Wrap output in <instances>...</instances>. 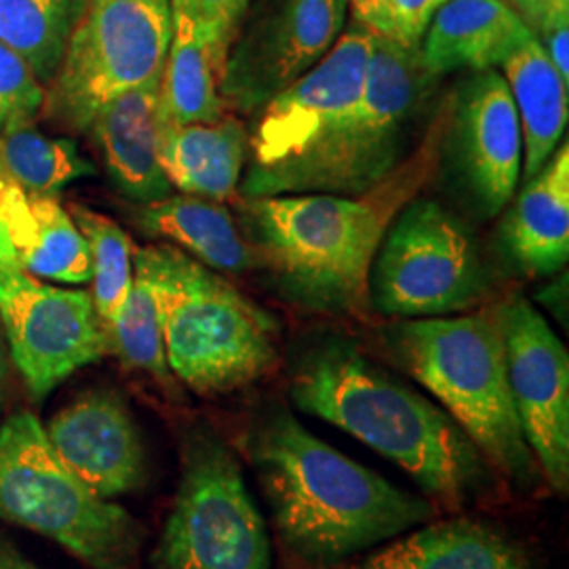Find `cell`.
I'll return each mask as SVG.
<instances>
[{"mask_svg":"<svg viewBox=\"0 0 569 569\" xmlns=\"http://www.w3.org/2000/svg\"><path fill=\"white\" fill-rule=\"evenodd\" d=\"M451 98L385 182L357 197L279 194L239 201L244 239L287 302L321 315L371 310L369 272L399 211L418 199L443 157Z\"/></svg>","mask_w":569,"mask_h":569,"instance_id":"cell-1","label":"cell"},{"mask_svg":"<svg viewBox=\"0 0 569 569\" xmlns=\"http://www.w3.org/2000/svg\"><path fill=\"white\" fill-rule=\"evenodd\" d=\"M243 451L281 545L305 566H338L437 517L427 498L327 446L283 407L251 420Z\"/></svg>","mask_w":569,"mask_h":569,"instance_id":"cell-2","label":"cell"},{"mask_svg":"<svg viewBox=\"0 0 569 569\" xmlns=\"http://www.w3.org/2000/svg\"><path fill=\"white\" fill-rule=\"evenodd\" d=\"M300 411L342 428L399 465L449 509L488 500L500 475L441 407L340 338L306 348L291 367Z\"/></svg>","mask_w":569,"mask_h":569,"instance_id":"cell-3","label":"cell"},{"mask_svg":"<svg viewBox=\"0 0 569 569\" xmlns=\"http://www.w3.org/2000/svg\"><path fill=\"white\" fill-rule=\"evenodd\" d=\"M154 293L171 373L203 397L251 387L279 363V323L234 284L169 243L133 247Z\"/></svg>","mask_w":569,"mask_h":569,"instance_id":"cell-4","label":"cell"},{"mask_svg":"<svg viewBox=\"0 0 569 569\" xmlns=\"http://www.w3.org/2000/svg\"><path fill=\"white\" fill-rule=\"evenodd\" d=\"M390 357L446 407L449 418L512 486L533 491L542 472L510 397L502 331L493 310L406 319L385 331Z\"/></svg>","mask_w":569,"mask_h":569,"instance_id":"cell-5","label":"cell"},{"mask_svg":"<svg viewBox=\"0 0 569 569\" xmlns=\"http://www.w3.org/2000/svg\"><path fill=\"white\" fill-rule=\"evenodd\" d=\"M0 519L58 542L93 569H133L143 545L138 519L89 488L30 411L0 427Z\"/></svg>","mask_w":569,"mask_h":569,"instance_id":"cell-6","label":"cell"},{"mask_svg":"<svg viewBox=\"0 0 569 569\" xmlns=\"http://www.w3.org/2000/svg\"><path fill=\"white\" fill-rule=\"evenodd\" d=\"M418 49L376 34L361 100L272 183L268 197H357L385 182L411 152V127L435 81Z\"/></svg>","mask_w":569,"mask_h":569,"instance_id":"cell-7","label":"cell"},{"mask_svg":"<svg viewBox=\"0 0 569 569\" xmlns=\"http://www.w3.org/2000/svg\"><path fill=\"white\" fill-rule=\"evenodd\" d=\"M154 569H272L264 517L232 448L194 432L182 448V479L152 555Z\"/></svg>","mask_w":569,"mask_h":569,"instance_id":"cell-8","label":"cell"},{"mask_svg":"<svg viewBox=\"0 0 569 569\" xmlns=\"http://www.w3.org/2000/svg\"><path fill=\"white\" fill-rule=\"evenodd\" d=\"M171 32L169 0H89L44 110L63 127L87 131L103 103L163 77Z\"/></svg>","mask_w":569,"mask_h":569,"instance_id":"cell-9","label":"cell"},{"mask_svg":"<svg viewBox=\"0 0 569 569\" xmlns=\"http://www.w3.org/2000/svg\"><path fill=\"white\" fill-rule=\"evenodd\" d=\"M488 291V272L467 226L420 197L399 211L369 272L371 310L399 319L465 312Z\"/></svg>","mask_w":569,"mask_h":569,"instance_id":"cell-10","label":"cell"},{"mask_svg":"<svg viewBox=\"0 0 569 569\" xmlns=\"http://www.w3.org/2000/svg\"><path fill=\"white\" fill-rule=\"evenodd\" d=\"M373 39L376 34L352 18L323 60L253 114L239 186L243 199L268 197L272 183L361 100Z\"/></svg>","mask_w":569,"mask_h":569,"instance_id":"cell-11","label":"cell"},{"mask_svg":"<svg viewBox=\"0 0 569 569\" xmlns=\"http://www.w3.org/2000/svg\"><path fill=\"white\" fill-rule=\"evenodd\" d=\"M348 9V0H249L220 77L226 110L253 117L305 77L342 37Z\"/></svg>","mask_w":569,"mask_h":569,"instance_id":"cell-12","label":"cell"},{"mask_svg":"<svg viewBox=\"0 0 569 569\" xmlns=\"http://www.w3.org/2000/svg\"><path fill=\"white\" fill-rule=\"evenodd\" d=\"M0 321L11 363L34 401L110 352L91 293L44 283L21 268L0 270Z\"/></svg>","mask_w":569,"mask_h":569,"instance_id":"cell-13","label":"cell"},{"mask_svg":"<svg viewBox=\"0 0 569 569\" xmlns=\"http://www.w3.org/2000/svg\"><path fill=\"white\" fill-rule=\"evenodd\" d=\"M502 331L510 397L542 479L569 489V355L533 305L515 296L493 308Z\"/></svg>","mask_w":569,"mask_h":569,"instance_id":"cell-14","label":"cell"},{"mask_svg":"<svg viewBox=\"0 0 569 569\" xmlns=\"http://www.w3.org/2000/svg\"><path fill=\"white\" fill-rule=\"evenodd\" d=\"M475 201L488 216L509 204L521 176L523 138L519 114L502 72H472L451 96L448 136Z\"/></svg>","mask_w":569,"mask_h":569,"instance_id":"cell-15","label":"cell"},{"mask_svg":"<svg viewBox=\"0 0 569 569\" xmlns=\"http://www.w3.org/2000/svg\"><path fill=\"white\" fill-rule=\"evenodd\" d=\"M61 460L102 498L143 488L148 462L129 407L110 390H91L44 427Z\"/></svg>","mask_w":569,"mask_h":569,"instance_id":"cell-16","label":"cell"},{"mask_svg":"<svg viewBox=\"0 0 569 569\" xmlns=\"http://www.w3.org/2000/svg\"><path fill=\"white\" fill-rule=\"evenodd\" d=\"M87 131L102 152L110 180L127 199L146 204L173 194L159 161L161 79L103 103Z\"/></svg>","mask_w":569,"mask_h":569,"instance_id":"cell-17","label":"cell"},{"mask_svg":"<svg viewBox=\"0 0 569 569\" xmlns=\"http://www.w3.org/2000/svg\"><path fill=\"white\" fill-rule=\"evenodd\" d=\"M533 32L509 0H448L428 23L420 61L430 79L500 68Z\"/></svg>","mask_w":569,"mask_h":569,"instance_id":"cell-18","label":"cell"},{"mask_svg":"<svg viewBox=\"0 0 569 569\" xmlns=\"http://www.w3.org/2000/svg\"><path fill=\"white\" fill-rule=\"evenodd\" d=\"M249 152V131L234 114L218 121H161L159 161L173 190L226 203L239 197Z\"/></svg>","mask_w":569,"mask_h":569,"instance_id":"cell-19","label":"cell"},{"mask_svg":"<svg viewBox=\"0 0 569 569\" xmlns=\"http://www.w3.org/2000/svg\"><path fill=\"white\" fill-rule=\"evenodd\" d=\"M515 266L531 274L559 272L569 258V146H557L545 167L526 182L502 226Z\"/></svg>","mask_w":569,"mask_h":569,"instance_id":"cell-20","label":"cell"},{"mask_svg":"<svg viewBox=\"0 0 569 569\" xmlns=\"http://www.w3.org/2000/svg\"><path fill=\"white\" fill-rule=\"evenodd\" d=\"M355 569H536L488 523L456 517L397 536Z\"/></svg>","mask_w":569,"mask_h":569,"instance_id":"cell-21","label":"cell"},{"mask_svg":"<svg viewBox=\"0 0 569 569\" xmlns=\"http://www.w3.org/2000/svg\"><path fill=\"white\" fill-rule=\"evenodd\" d=\"M136 222L146 234L164 239L220 274H241L256 264L241 226L220 201L169 194L154 203L138 204Z\"/></svg>","mask_w":569,"mask_h":569,"instance_id":"cell-22","label":"cell"},{"mask_svg":"<svg viewBox=\"0 0 569 569\" xmlns=\"http://www.w3.org/2000/svg\"><path fill=\"white\" fill-rule=\"evenodd\" d=\"M500 72L519 114L523 138L521 169L528 182L549 161L566 133L569 84L533 34L502 61Z\"/></svg>","mask_w":569,"mask_h":569,"instance_id":"cell-23","label":"cell"},{"mask_svg":"<svg viewBox=\"0 0 569 569\" xmlns=\"http://www.w3.org/2000/svg\"><path fill=\"white\" fill-rule=\"evenodd\" d=\"M173 32L161 77V121L171 124L211 122L224 117L220 68L197 23L173 9Z\"/></svg>","mask_w":569,"mask_h":569,"instance_id":"cell-24","label":"cell"},{"mask_svg":"<svg viewBox=\"0 0 569 569\" xmlns=\"http://www.w3.org/2000/svg\"><path fill=\"white\" fill-rule=\"evenodd\" d=\"M89 0H0V42L28 63L44 89L60 70Z\"/></svg>","mask_w":569,"mask_h":569,"instance_id":"cell-25","label":"cell"},{"mask_svg":"<svg viewBox=\"0 0 569 569\" xmlns=\"http://www.w3.org/2000/svg\"><path fill=\"white\" fill-rule=\"evenodd\" d=\"M0 164L26 194L56 197L66 186L96 173L79 146L68 138L44 136L32 124L0 136Z\"/></svg>","mask_w":569,"mask_h":569,"instance_id":"cell-26","label":"cell"},{"mask_svg":"<svg viewBox=\"0 0 569 569\" xmlns=\"http://www.w3.org/2000/svg\"><path fill=\"white\" fill-rule=\"evenodd\" d=\"M34 230L20 249V268L34 279L63 284L91 283V256L70 211L56 197L28 194Z\"/></svg>","mask_w":569,"mask_h":569,"instance_id":"cell-27","label":"cell"},{"mask_svg":"<svg viewBox=\"0 0 569 569\" xmlns=\"http://www.w3.org/2000/svg\"><path fill=\"white\" fill-rule=\"evenodd\" d=\"M70 216L89 244L93 305L106 329L114 326L133 283V244L121 226L84 204H70Z\"/></svg>","mask_w":569,"mask_h":569,"instance_id":"cell-28","label":"cell"},{"mask_svg":"<svg viewBox=\"0 0 569 569\" xmlns=\"http://www.w3.org/2000/svg\"><path fill=\"white\" fill-rule=\"evenodd\" d=\"M108 336L110 352L121 359L122 366L143 371L161 382L171 380L154 293L138 270H133L131 291Z\"/></svg>","mask_w":569,"mask_h":569,"instance_id":"cell-29","label":"cell"},{"mask_svg":"<svg viewBox=\"0 0 569 569\" xmlns=\"http://www.w3.org/2000/svg\"><path fill=\"white\" fill-rule=\"evenodd\" d=\"M44 102L47 89L37 81L28 63L0 42V136L16 127L34 124Z\"/></svg>","mask_w":569,"mask_h":569,"instance_id":"cell-30","label":"cell"},{"mask_svg":"<svg viewBox=\"0 0 569 569\" xmlns=\"http://www.w3.org/2000/svg\"><path fill=\"white\" fill-rule=\"evenodd\" d=\"M169 2L173 9H180L197 23L222 77L226 56L239 32L249 0H169Z\"/></svg>","mask_w":569,"mask_h":569,"instance_id":"cell-31","label":"cell"},{"mask_svg":"<svg viewBox=\"0 0 569 569\" xmlns=\"http://www.w3.org/2000/svg\"><path fill=\"white\" fill-rule=\"evenodd\" d=\"M448 0H390L392 37L406 49H418L425 39L428 23Z\"/></svg>","mask_w":569,"mask_h":569,"instance_id":"cell-32","label":"cell"},{"mask_svg":"<svg viewBox=\"0 0 569 569\" xmlns=\"http://www.w3.org/2000/svg\"><path fill=\"white\" fill-rule=\"evenodd\" d=\"M509 4L533 37L557 21L569 20V0H509Z\"/></svg>","mask_w":569,"mask_h":569,"instance_id":"cell-33","label":"cell"},{"mask_svg":"<svg viewBox=\"0 0 569 569\" xmlns=\"http://www.w3.org/2000/svg\"><path fill=\"white\" fill-rule=\"evenodd\" d=\"M542 49L547 51L552 66L569 84V20L557 21L540 34H536Z\"/></svg>","mask_w":569,"mask_h":569,"instance_id":"cell-34","label":"cell"},{"mask_svg":"<svg viewBox=\"0 0 569 569\" xmlns=\"http://www.w3.org/2000/svg\"><path fill=\"white\" fill-rule=\"evenodd\" d=\"M352 7V18L361 21L373 34L390 39L392 21H390V0H348Z\"/></svg>","mask_w":569,"mask_h":569,"instance_id":"cell-35","label":"cell"},{"mask_svg":"<svg viewBox=\"0 0 569 569\" xmlns=\"http://www.w3.org/2000/svg\"><path fill=\"white\" fill-rule=\"evenodd\" d=\"M0 569H41L34 566L28 557H23L20 550L11 542L0 538Z\"/></svg>","mask_w":569,"mask_h":569,"instance_id":"cell-36","label":"cell"},{"mask_svg":"<svg viewBox=\"0 0 569 569\" xmlns=\"http://www.w3.org/2000/svg\"><path fill=\"white\" fill-rule=\"evenodd\" d=\"M13 268H20V256L7 226L0 220V270H13Z\"/></svg>","mask_w":569,"mask_h":569,"instance_id":"cell-37","label":"cell"},{"mask_svg":"<svg viewBox=\"0 0 569 569\" xmlns=\"http://www.w3.org/2000/svg\"><path fill=\"white\" fill-rule=\"evenodd\" d=\"M9 378H11V355H9V346L4 338V329L0 321V411L7 401V392H9Z\"/></svg>","mask_w":569,"mask_h":569,"instance_id":"cell-38","label":"cell"},{"mask_svg":"<svg viewBox=\"0 0 569 569\" xmlns=\"http://www.w3.org/2000/svg\"><path fill=\"white\" fill-rule=\"evenodd\" d=\"M7 176H4V171H2V164H0V180H4Z\"/></svg>","mask_w":569,"mask_h":569,"instance_id":"cell-39","label":"cell"}]
</instances>
